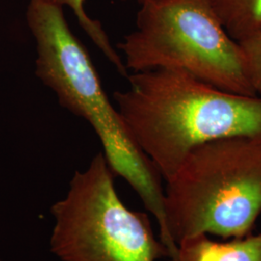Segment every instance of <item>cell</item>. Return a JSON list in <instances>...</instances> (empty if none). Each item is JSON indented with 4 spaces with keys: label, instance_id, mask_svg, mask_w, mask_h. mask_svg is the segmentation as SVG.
<instances>
[{
    "label": "cell",
    "instance_id": "6",
    "mask_svg": "<svg viewBox=\"0 0 261 261\" xmlns=\"http://www.w3.org/2000/svg\"><path fill=\"white\" fill-rule=\"evenodd\" d=\"M175 261H261V233L219 242L197 235L179 243Z\"/></svg>",
    "mask_w": 261,
    "mask_h": 261
},
{
    "label": "cell",
    "instance_id": "3",
    "mask_svg": "<svg viewBox=\"0 0 261 261\" xmlns=\"http://www.w3.org/2000/svg\"><path fill=\"white\" fill-rule=\"evenodd\" d=\"M166 182V225L174 245L197 235L248 236L261 215V142L203 144Z\"/></svg>",
    "mask_w": 261,
    "mask_h": 261
},
{
    "label": "cell",
    "instance_id": "9",
    "mask_svg": "<svg viewBox=\"0 0 261 261\" xmlns=\"http://www.w3.org/2000/svg\"><path fill=\"white\" fill-rule=\"evenodd\" d=\"M238 43L242 49L252 89L261 97V34Z\"/></svg>",
    "mask_w": 261,
    "mask_h": 261
},
{
    "label": "cell",
    "instance_id": "2",
    "mask_svg": "<svg viewBox=\"0 0 261 261\" xmlns=\"http://www.w3.org/2000/svg\"><path fill=\"white\" fill-rule=\"evenodd\" d=\"M63 10L42 0H30L28 4L27 22L37 49L35 74L56 93L62 107L91 125L113 174L123 178L140 196L158 224L161 241L173 252L176 246L167 231L162 177L111 103L90 56L72 32Z\"/></svg>",
    "mask_w": 261,
    "mask_h": 261
},
{
    "label": "cell",
    "instance_id": "10",
    "mask_svg": "<svg viewBox=\"0 0 261 261\" xmlns=\"http://www.w3.org/2000/svg\"><path fill=\"white\" fill-rule=\"evenodd\" d=\"M123 1H128V0H123ZM134 1H138L140 4H142L143 2H146V1H148V0H134Z\"/></svg>",
    "mask_w": 261,
    "mask_h": 261
},
{
    "label": "cell",
    "instance_id": "8",
    "mask_svg": "<svg viewBox=\"0 0 261 261\" xmlns=\"http://www.w3.org/2000/svg\"><path fill=\"white\" fill-rule=\"evenodd\" d=\"M49 3H54L61 7H68L75 14V18L80 27L83 28L87 36L92 40L94 44L99 47L105 56L112 62L118 72L124 76L128 75V71L125 67L124 61L112 47V43L108 37L106 31L103 30L102 24L99 20L92 19L87 15L86 10L84 8L85 0H42Z\"/></svg>",
    "mask_w": 261,
    "mask_h": 261
},
{
    "label": "cell",
    "instance_id": "5",
    "mask_svg": "<svg viewBox=\"0 0 261 261\" xmlns=\"http://www.w3.org/2000/svg\"><path fill=\"white\" fill-rule=\"evenodd\" d=\"M114 177L103 152L75 171L65 197L50 208V252L61 261L170 259L149 216L124 204Z\"/></svg>",
    "mask_w": 261,
    "mask_h": 261
},
{
    "label": "cell",
    "instance_id": "7",
    "mask_svg": "<svg viewBox=\"0 0 261 261\" xmlns=\"http://www.w3.org/2000/svg\"><path fill=\"white\" fill-rule=\"evenodd\" d=\"M229 36L237 42L261 34V0H211Z\"/></svg>",
    "mask_w": 261,
    "mask_h": 261
},
{
    "label": "cell",
    "instance_id": "4",
    "mask_svg": "<svg viewBox=\"0 0 261 261\" xmlns=\"http://www.w3.org/2000/svg\"><path fill=\"white\" fill-rule=\"evenodd\" d=\"M127 71L172 69L220 89L257 96L240 44L229 36L211 0H148L137 29L118 45Z\"/></svg>",
    "mask_w": 261,
    "mask_h": 261
},
{
    "label": "cell",
    "instance_id": "1",
    "mask_svg": "<svg viewBox=\"0 0 261 261\" xmlns=\"http://www.w3.org/2000/svg\"><path fill=\"white\" fill-rule=\"evenodd\" d=\"M113 99L130 136L168 181L193 150L226 139L261 142V97L233 93L172 69L128 75Z\"/></svg>",
    "mask_w": 261,
    "mask_h": 261
}]
</instances>
